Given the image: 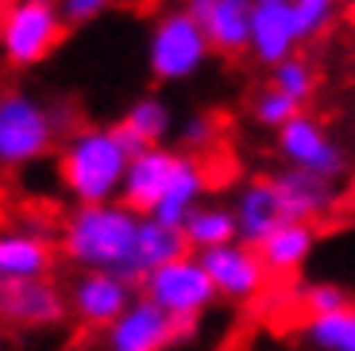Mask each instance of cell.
Masks as SVG:
<instances>
[{
  "mask_svg": "<svg viewBox=\"0 0 355 351\" xmlns=\"http://www.w3.org/2000/svg\"><path fill=\"white\" fill-rule=\"evenodd\" d=\"M139 224L143 216L124 201L108 205H73L62 220L58 251L78 271H108L139 282L135 274V251H139Z\"/></svg>",
  "mask_w": 355,
  "mask_h": 351,
  "instance_id": "obj_1",
  "label": "cell"
},
{
  "mask_svg": "<svg viewBox=\"0 0 355 351\" xmlns=\"http://www.w3.org/2000/svg\"><path fill=\"white\" fill-rule=\"evenodd\" d=\"M132 158L135 155L124 147L116 123H89V128H73L62 139L54 170L73 205H108L124 194Z\"/></svg>",
  "mask_w": 355,
  "mask_h": 351,
  "instance_id": "obj_2",
  "label": "cell"
},
{
  "mask_svg": "<svg viewBox=\"0 0 355 351\" xmlns=\"http://www.w3.org/2000/svg\"><path fill=\"white\" fill-rule=\"evenodd\" d=\"M70 135V108H51L27 89H8L0 97V162L24 170L51 155L58 135Z\"/></svg>",
  "mask_w": 355,
  "mask_h": 351,
  "instance_id": "obj_3",
  "label": "cell"
},
{
  "mask_svg": "<svg viewBox=\"0 0 355 351\" xmlns=\"http://www.w3.org/2000/svg\"><path fill=\"white\" fill-rule=\"evenodd\" d=\"M213 54V43L205 35V24L189 16L186 8H170L147 31V46H143V62L151 70L155 81H189L205 70V62Z\"/></svg>",
  "mask_w": 355,
  "mask_h": 351,
  "instance_id": "obj_4",
  "label": "cell"
},
{
  "mask_svg": "<svg viewBox=\"0 0 355 351\" xmlns=\"http://www.w3.org/2000/svg\"><path fill=\"white\" fill-rule=\"evenodd\" d=\"M66 16L58 0H8L0 19V46L16 70H31L54 54L66 35Z\"/></svg>",
  "mask_w": 355,
  "mask_h": 351,
  "instance_id": "obj_5",
  "label": "cell"
},
{
  "mask_svg": "<svg viewBox=\"0 0 355 351\" xmlns=\"http://www.w3.org/2000/svg\"><path fill=\"white\" fill-rule=\"evenodd\" d=\"M139 286H143V298L155 301L174 320H197L201 325V316L220 301L213 278H209V271H205V263L197 255H182L174 263L159 266Z\"/></svg>",
  "mask_w": 355,
  "mask_h": 351,
  "instance_id": "obj_6",
  "label": "cell"
},
{
  "mask_svg": "<svg viewBox=\"0 0 355 351\" xmlns=\"http://www.w3.org/2000/svg\"><path fill=\"white\" fill-rule=\"evenodd\" d=\"M189 336H197V320H174L139 293L135 305L105 328V351H170Z\"/></svg>",
  "mask_w": 355,
  "mask_h": 351,
  "instance_id": "obj_7",
  "label": "cell"
},
{
  "mask_svg": "<svg viewBox=\"0 0 355 351\" xmlns=\"http://www.w3.org/2000/svg\"><path fill=\"white\" fill-rule=\"evenodd\" d=\"M70 316L85 328H112L128 309L135 305V282L124 274H108V271H78V278L70 282Z\"/></svg>",
  "mask_w": 355,
  "mask_h": 351,
  "instance_id": "obj_8",
  "label": "cell"
},
{
  "mask_svg": "<svg viewBox=\"0 0 355 351\" xmlns=\"http://www.w3.org/2000/svg\"><path fill=\"white\" fill-rule=\"evenodd\" d=\"M278 155L286 158V166L317 174V178H329V182H336L347 166L344 151H340V143L329 135V128L320 120H313V116H305V112L278 132Z\"/></svg>",
  "mask_w": 355,
  "mask_h": 351,
  "instance_id": "obj_9",
  "label": "cell"
},
{
  "mask_svg": "<svg viewBox=\"0 0 355 351\" xmlns=\"http://www.w3.org/2000/svg\"><path fill=\"white\" fill-rule=\"evenodd\" d=\"M0 316L12 328H24V332H46V328H58L70 316V298L51 278L4 282L0 286Z\"/></svg>",
  "mask_w": 355,
  "mask_h": 351,
  "instance_id": "obj_10",
  "label": "cell"
},
{
  "mask_svg": "<svg viewBox=\"0 0 355 351\" xmlns=\"http://www.w3.org/2000/svg\"><path fill=\"white\" fill-rule=\"evenodd\" d=\"M213 278L220 301H232V305H243V301H255L259 293L266 290V263L259 247L251 243H228V247H216V251H205L197 255Z\"/></svg>",
  "mask_w": 355,
  "mask_h": 351,
  "instance_id": "obj_11",
  "label": "cell"
},
{
  "mask_svg": "<svg viewBox=\"0 0 355 351\" xmlns=\"http://www.w3.org/2000/svg\"><path fill=\"white\" fill-rule=\"evenodd\" d=\"M182 155H186V151H174V147L139 151V155L132 158V166H128L120 201H124L128 209H135L139 216H151V212L159 209V201L166 197L178 166H182Z\"/></svg>",
  "mask_w": 355,
  "mask_h": 351,
  "instance_id": "obj_12",
  "label": "cell"
},
{
  "mask_svg": "<svg viewBox=\"0 0 355 351\" xmlns=\"http://www.w3.org/2000/svg\"><path fill=\"white\" fill-rule=\"evenodd\" d=\"M297 19H293V0H255L251 8V46L248 54L275 70L278 62L297 54Z\"/></svg>",
  "mask_w": 355,
  "mask_h": 351,
  "instance_id": "obj_13",
  "label": "cell"
},
{
  "mask_svg": "<svg viewBox=\"0 0 355 351\" xmlns=\"http://www.w3.org/2000/svg\"><path fill=\"white\" fill-rule=\"evenodd\" d=\"M54 243L39 228L12 224L0 236V282H35L54 274Z\"/></svg>",
  "mask_w": 355,
  "mask_h": 351,
  "instance_id": "obj_14",
  "label": "cell"
},
{
  "mask_svg": "<svg viewBox=\"0 0 355 351\" xmlns=\"http://www.w3.org/2000/svg\"><path fill=\"white\" fill-rule=\"evenodd\" d=\"M232 212H236V224H240V239L251 247H259L278 224H286L282 201H278V189L270 178L243 182L232 197Z\"/></svg>",
  "mask_w": 355,
  "mask_h": 351,
  "instance_id": "obj_15",
  "label": "cell"
},
{
  "mask_svg": "<svg viewBox=\"0 0 355 351\" xmlns=\"http://www.w3.org/2000/svg\"><path fill=\"white\" fill-rule=\"evenodd\" d=\"M270 182H275V189H278L286 220L313 224V220H320L324 212H332V205H336V182H329V178H317V174L286 166V170H278Z\"/></svg>",
  "mask_w": 355,
  "mask_h": 351,
  "instance_id": "obj_16",
  "label": "cell"
},
{
  "mask_svg": "<svg viewBox=\"0 0 355 351\" xmlns=\"http://www.w3.org/2000/svg\"><path fill=\"white\" fill-rule=\"evenodd\" d=\"M317 251V228L302 220H286L259 243V255L270 274H297Z\"/></svg>",
  "mask_w": 355,
  "mask_h": 351,
  "instance_id": "obj_17",
  "label": "cell"
},
{
  "mask_svg": "<svg viewBox=\"0 0 355 351\" xmlns=\"http://www.w3.org/2000/svg\"><path fill=\"white\" fill-rule=\"evenodd\" d=\"M205 194H209V178H205L201 162H197L193 155H182V166H178L166 197L159 201V209H155L151 216H159L170 228H182V224L205 205Z\"/></svg>",
  "mask_w": 355,
  "mask_h": 351,
  "instance_id": "obj_18",
  "label": "cell"
},
{
  "mask_svg": "<svg viewBox=\"0 0 355 351\" xmlns=\"http://www.w3.org/2000/svg\"><path fill=\"white\" fill-rule=\"evenodd\" d=\"M251 8L255 0H213L201 24L216 54H240L251 46Z\"/></svg>",
  "mask_w": 355,
  "mask_h": 351,
  "instance_id": "obj_19",
  "label": "cell"
},
{
  "mask_svg": "<svg viewBox=\"0 0 355 351\" xmlns=\"http://www.w3.org/2000/svg\"><path fill=\"white\" fill-rule=\"evenodd\" d=\"M182 232H186V243H189L193 255L216 251V247H228V243H240V224H236L232 205H216V201H205L201 209L182 224Z\"/></svg>",
  "mask_w": 355,
  "mask_h": 351,
  "instance_id": "obj_20",
  "label": "cell"
},
{
  "mask_svg": "<svg viewBox=\"0 0 355 351\" xmlns=\"http://www.w3.org/2000/svg\"><path fill=\"white\" fill-rule=\"evenodd\" d=\"M182 255H193L189 243H186V232L162 224L159 216H143V224H139V251H135V274H139V282L147 278L151 271H159V266L182 259Z\"/></svg>",
  "mask_w": 355,
  "mask_h": 351,
  "instance_id": "obj_21",
  "label": "cell"
},
{
  "mask_svg": "<svg viewBox=\"0 0 355 351\" xmlns=\"http://www.w3.org/2000/svg\"><path fill=\"white\" fill-rule=\"evenodd\" d=\"M120 128H124L132 139H139L143 147H166V139L174 135V112L162 97L155 93H143L128 105V112L120 116Z\"/></svg>",
  "mask_w": 355,
  "mask_h": 351,
  "instance_id": "obj_22",
  "label": "cell"
},
{
  "mask_svg": "<svg viewBox=\"0 0 355 351\" xmlns=\"http://www.w3.org/2000/svg\"><path fill=\"white\" fill-rule=\"evenodd\" d=\"M302 340L313 351H355V301L332 313H313L302 325Z\"/></svg>",
  "mask_w": 355,
  "mask_h": 351,
  "instance_id": "obj_23",
  "label": "cell"
},
{
  "mask_svg": "<svg viewBox=\"0 0 355 351\" xmlns=\"http://www.w3.org/2000/svg\"><path fill=\"white\" fill-rule=\"evenodd\" d=\"M270 85L282 89L286 97H293L297 105H305L313 97V89H317V70L309 66V58L293 54V58L278 62L275 70H270Z\"/></svg>",
  "mask_w": 355,
  "mask_h": 351,
  "instance_id": "obj_24",
  "label": "cell"
},
{
  "mask_svg": "<svg viewBox=\"0 0 355 351\" xmlns=\"http://www.w3.org/2000/svg\"><path fill=\"white\" fill-rule=\"evenodd\" d=\"M251 116H255V123H263V128H270V132H282L290 120H297L302 116V105L293 97H286L282 89L266 85L255 93V101H251Z\"/></svg>",
  "mask_w": 355,
  "mask_h": 351,
  "instance_id": "obj_25",
  "label": "cell"
},
{
  "mask_svg": "<svg viewBox=\"0 0 355 351\" xmlns=\"http://www.w3.org/2000/svg\"><path fill=\"white\" fill-rule=\"evenodd\" d=\"M340 4H344V0H293V19H297V35H302V43L320 39L332 24H336Z\"/></svg>",
  "mask_w": 355,
  "mask_h": 351,
  "instance_id": "obj_26",
  "label": "cell"
},
{
  "mask_svg": "<svg viewBox=\"0 0 355 351\" xmlns=\"http://www.w3.org/2000/svg\"><path fill=\"white\" fill-rule=\"evenodd\" d=\"M178 143L186 155H197V151H209L216 143V120L209 112H193L178 123Z\"/></svg>",
  "mask_w": 355,
  "mask_h": 351,
  "instance_id": "obj_27",
  "label": "cell"
},
{
  "mask_svg": "<svg viewBox=\"0 0 355 351\" xmlns=\"http://www.w3.org/2000/svg\"><path fill=\"white\" fill-rule=\"evenodd\" d=\"M347 293L340 290L336 282H309L305 286V293H302V305H305V316H313V313H332V309H344L347 305Z\"/></svg>",
  "mask_w": 355,
  "mask_h": 351,
  "instance_id": "obj_28",
  "label": "cell"
},
{
  "mask_svg": "<svg viewBox=\"0 0 355 351\" xmlns=\"http://www.w3.org/2000/svg\"><path fill=\"white\" fill-rule=\"evenodd\" d=\"M62 4V16H66V24H89V19H97L101 12L112 4V0H58Z\"/></svg>",
  "mask_w": 355,
  "mask_h": 351,
  "instance_id": "obj_29",
  "label": "cell"
},
{
  "mask_svg": "<svg viewBox=\"0 0 355 351\" xmlns=\"http://www.w3.org/2000/svg\"><path fill=\"white\" fill-rule=\"evenodd\" d=\"M182 8L189 12V16H197V19H205V12L213 8V0H186V4H182Z\"/></svg>",
  "mask_w": 355,
  "mask_h": 351,
  "instance_id": "obj_30",
  "label": "cell"
}]
</instances>
